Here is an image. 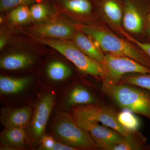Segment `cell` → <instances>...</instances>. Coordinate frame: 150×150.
Listing matches in <instances>:
<instances>
[{"instance_id": "d6986e66", "label": "cell", "mask_w": 150, "mask_h": 150, "mask_svg": "<svg viewBox=\"0 0 150 150\" xmlns=\"http://www.w3.org/2000/svg\"><path fill=\"white\" fill-rule=\"evenodd\" d=\"M100 5L105 15L114 24L120 25L122 11L120 0H102Z\"/></svg>"}, {"instance_id": "277c9868", "label": "cell", "mask_w": 150, "mask_h": 150, "mask_svg": "<svg viewBox=\"0 0 150 150\" xmlns=\"http://www.w3.org/2000/svg\"><path fill=\"white\" fill-rule=\"evenodd\" d=\"M82 32L91 37L100 49L110 54L129 57L150 68V58L128 42L107 30L90 26H83Z\"/></svg>"}, {"instance_id": "52a82bcc", "label": "cell", "mask_w": 150, "mask_h": 150, "mask_svg": "<svg viewBox=\"0 0 150 150\" xmlns=\"http://www.w3.org/2000/svg\"><path fill=\"white\" fill-rule=\"evenodd\" d=\"M56 97L52 92H46L38 100L30 122V139L33 143H39L45 135L47 123L55 104Z\"/></svg>"}, {"instance_id": "5bb4252c", "label": "cell", "mask_w": 150, "mask_h": 150, "mask_svg": "<svg viewBox=\"0 0 150 150\" xmlns=\"http://www.w3.org/2000/svg\"><path fill=\"white\" fill-rule=\"evenodd\" d=\"M35 62L36 58L33 55L24 53H13L1 58L0 67L6 71H18L31 67Z\"/></svg>"}, {"instance_id": "5b68a950", "label": "cell", "mask_w": 150, "mask_h": 150, "mask_svg": "<svg viewBox=\"0 0 150 150\" xmlns=\"http://www.w3.org/2000/svg\"><path fill=\"white\" fill-rule=\"evenodd\" d=\"M102 64L105 71L102 85L118 84L129 73L150 74V68L126 56L107 54Z\"/></svg>"}, {"instance_id": "8fae6325", "label": "cell", "mask_w": 150, "mask_h": 150, "mask_svg": "<svg viewBox=\"0 0 150 150\" xmlns=\"http://www.w3.org/2000/svg\"><path fill=\"white\" fill-rule=\"evenodd\" d=\"M33 113L32 108L28 106L16 108H1L0 120L5 128H26L31 122Z\"/></svg>"}, {"instance_id": "30bf717a", "label": "cell", "mask_w": 150, "mask_h": 150, "mask_svg": "<svg viewBox=\"0 0 150 150\" xmlns=\"http://www.w3.org/2000/svg\"><path fill=\"white\" fill-rule=\"evenodd\" d=\"M63 105L66 109L82 105L99 103L95 96L84 86L76 84L70 87L63 97Z\"/></svg>"}, {"instance_id": "44dd1931", "label": "cell", "mask_w": 150, "mask_h": 150, "mask_svg": "<svg viewBox=\"0 0 150 150\" xmlns=\"http://www.w3.org/2000/svg\"><path fill=\"white\" fill-rule=\"evenodd\" d=\"M63 3L66 8L75 13L88 14L92 9V5L89 0H63Z\"/></svg>"}, {"instance_id": "7c38bea8", "label": "cell", "mask_w": 150, "mask_h": 150, "mask_svg": "<svg viewBox=\"0 0 150 150\" xmlns=\"http://www.w3.org/2000/svg\"><path fill=\"white\" fill-rule=\"evenodd\" d=\"M33 81V77L28 76L14 77L1 75L0 93L6 96L19 94L29 88Z\"/></svg>"}, {"instance_id": "2e32d148", "label": "cell", "mask_w": 150, "mask_h": 150, "mask_svg": "<svg viewBox=\"0 0 150 150\" xmlns=\"http://www.w3.org/2000/svg\"><path fill=\"white\" fill-rule=\"evenodd\" d=\"M108 150H150V145L144 135L136 131L111 146Z\"/></svg>"}, {"instance_id": "9a60e30c", "label": "cell", "mask_w": 150, "mask_h": 150, "mask_svg": "<svg viewBox=\"0 0 150 150\" xmlns=\"http://www.w3.org/2000/svg\"><path fill=\"white\" fill-rule=\"evenodd\" d=\"M25 129L22 127L5 128L0 135L1 144L8 148L23 147L27 139Z\"/></svg>"}, {"instance_id": "7402d4cb", "label": "cell", "mask_w": 150, "mask_h": 150, "mask_svg": "<svg viewBox=\"0 0 150 150\" xmlns=\"http://www.w3.org/2000/svg\"><path fill=\"white\" fill-rule=\"evenodd\" d=\"M119 83L137 86L150 91V74H137L126 77L124 76Z\"/></svg>"}, {"instance_id": "4fadbf2b", "label": "cell", "mask_w": 150, "mask_h": 150, "mask_svg": "<svg viewBox=\"0 0 150 150\" xmlns=\"http://www.w3.org/2000/svg\"><path fill=\"white\" fill-rule=\"evenodd\" d=\"M123 25L127 30L139 33L143 29L142 16L134 0H123Z\"/></svg>"}, {"instance_id": "6da1fadb", "label": "cell", "mask_w": 150, "mask_h": 150, "mask_svg": "<svg viewBox=\"0 0 150 150\" xmlns=\"http://www.w3.org/2000/svg\"><path fill=\"white\" fill-rule=\"evenodd\" d=\"M102 90L119 107L145 116L150 121V91L120 83L102 85Z\"/></svg>"}, {"instance_id": "f546056e", "label": "cell", "mask_w": 150, "mask_h": 150, "mask_svg": "<svg viewBox=\"0 0 150 150\" xmlns=\"http://www.w3.org/2000/svg\"><path fill=\"white\" fill-rule=\"evenodd\" d=\"M149 35H150V27L149 29Z\"/></svg>"}, {"instance_id": "4316f807", "label": "cell", "mask_w": 150, "mask_h": 150, "mask_svg": "<svg viewBox=\"0 0 150 150\" xmlns=\"http://www.w3.org/2000/svg\"><path fill=\"white\" fill-rule=\"evenodd\" d=\"M120 31L125 37L139 46L142 51H144L145 54L150 58V43H142L135 39L134 38L131 37V35H129V34L125 32L123 30H120Z\"/></svg>"}, {"instance_id": "ba28073f", "label": "cell", "mask_w": 150, "mask_h": 150, "mask_svg": "<svg viewBox=\"0 0 150 150\" xmlns=\"http://www.w3.org/2000/svg\"><path fill=\"white\" fill-rule=\"evenodd\" d=\"M73 118L81 128L91 136L99 149L108 150L111 146L117 144L124 137L117 131L100 125L98 122L83 118Z\"/></svg>"}, {"instance_id": "f1b7e54d", "label": "cell", "mask_w": 150, "mask_h": 150, "mask_svg": "<svg viewBox=\"0 0 150 150\" xmlns=\"http://www.w3.org/2000/svg\"><path fill=\"white\" fill-rule=\"evenodd\" d=\"M149 22L150 27V15L149 16Z\"/></svg>"}, {"instance_id": "9c48e42d", "label": "cell", "mask_w": 150, "mask_h": 150, "mask_svg": "<svg viewBox=\"0 0 150 150\" xmlns=\"http://www.w3.org/2000/svg\"><path fill=\"white\" fill-rule=\"evenodd\" d=\"M30 35L36 37L70 40L75 34L71 25L60 20L52 21L30 28Z\"/></svg>"}, {"instance_id": "484cf974", "label": "cell", "mask_w": 150, "mask_h": 150, "mask_svg": "<svg viewBox=\"0 0 150 150\" xmlns=\"http://www.w3.org/2000/svg\"><path fill=\"white\" fill-rule=\"evenodd\" d=\"M57 141L52 136L45 135L41 138L39 142L40 146L38 149L40 150H53Z\"/></svg>"}, {"instance_id": "603a6c76", "label": "cell", "mask_w": 150, "mask_h": 150, "mask_svg": "<svg viewBox=\"0 0 150 150\" xmlns=\"http://www.w3.org/2000/svg\"><path fill=\"white\" fill-rule=\"evenodd\" d=\"M10 18L11 21L16 24L26 23L31 19L30 9L26 5L15 8L11 12Z\"/></svg>"}, {"instance_id": "ac0fdd59", "label": "cell", "mask_w": 150, "mask_h": 150, "mask_svg": "<svg viewBox=\"0 0 150 150\" xmlns=\"http://www.w3.org/2000/svg\"><path fill=\"white\" fill-rule=\"evenodd\" d=\"M45 71L49 80L55 83L67 80L72 74V70L68 65L58 60L49 62L46 66Z\"/></svg>"}, {"instance_id": "d4e9b609", "label": "cell", "mask_w": 150, "mask_h": 150, "mask_svg": "<svg viewBox=\"0 0 150 150\" xmlns=\"http://www.w3.org/2000/svg\"><path fill=\"white\" fill-rule=\"evenodd\" d=\"M36 0H1L0 10L4 11L17 7L19 6L27 5L35 2Z\"/></svg>"}, {"instance_id": "7a4b0ae2", "label": "cell", "mask_w": 150, "mask_h": 150, "mask_svg": "<svg viewBox=\"0 0 150 150\" xmlns=\"http://www.w3.org/2000/svg\"><path fill=\"white\" fill-rule=\"evenodd\" d=\"M54 138L79 150L99 149L91 136L78 125L71 114L59 111L55 115L51 125Z\"/></svg>"}, {"instance_id": "ffe728a7", "label": "cell", "mask_w": 150, "mask_h": 150, "mask_svg": "<svg viewBox=\"0 0 150 150\" xmlns=\"http://www.w3.org/2000/svg\"><path fill=\"white\" fill-rule=\"evenodd\" d=\"M117 119L119 123L124 129L131 132L138 131L140 121L134 112L130 110L123 109L118 112Z\"/></svg>"}, {"instance_id": "e0dca14e", "label": "cell", "mask_w": 150, "mask_h": 150, "mask_svg": "<svg viewBox=\"0 0 150 150\" xmlns=\"http://www.w3.org/2000/svg\"><path fill=\"white\" fill-rule=\"evenodd\" d=\"M73 42L79 49L97 62L103 63L105 55L96 45L84 33L78 32L73 38Z\"/></svg>"}, {"instance_id": "cb8c5ba5", "label": "cell", "mask_w": 150, "mask_h": 150, "mask_svg": "<svg viewBox=\"0 0 150 150\" xmlns=\"http://www.w3.org/2000/svg\"><path fill=\"white\" fill-rule=\"evenodd\" d=\"M31 19L35 21L43 20L48 17L49 14L48 8L43 4H36L30 8Z\"/></svg>"}, {"instance_id": "83f0119b", "label": "cell", "mask_w": 150, "mask_h": 150, "mask_svg": "<svg viewBox=\"0 0 150 150\" xmlns=\"http://www.w3.org/2000/svg\"><path fill=\"white\" fill-rule=\"evenodd\" d=\"M6 42L7 40L5 36H3V35L1 36V39H0V49L1 50H2L5 46Z\"/></svg>"}, {"instance_id": "3957f363", "label": "cell", "mask_w": 150, "mask_h": 150, "mask_svg": "<svg viewBox=\"0 0 150 150\" xmlns=\"http://www.w3.org/2000/svg\"><path fill=\"white\" fill-rule=\"evenodd\" d=\"M36 42L50 46L64 55L84 74L103 79L104 68L102 63L91 59L79 49L74 42L69 40L36 37L30 35Z\"/></svg>"}, {"instance_id": "8992f818", "label": "cell", "mask_w": 150, "mask_h": 150, "mask_svg": "<svg viewBox=\"0 0 150 150\" xmlns=\"http://www.w3.org/2000/svg\"><path fill=\"white\" fill-rule=\"evenodd\" d=\"M118 113L111 108L98 103L73 108L71 109L70 114L74 118H83L101 123L124 137L130 136L134 132L128 131L121 126L117 119Z\"/></svg>"}]
</instances>
